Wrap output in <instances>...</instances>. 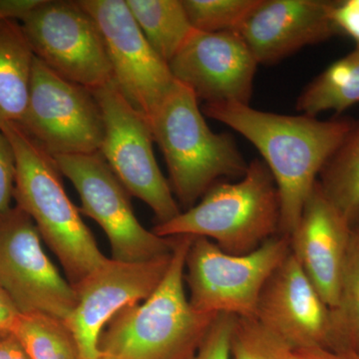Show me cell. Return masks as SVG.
<instances>
[{
  "label": "cell",
  "instance_id": "5b68a950",
  "mask_svg": "<svg viewBox=\"0 0 359 359\" xmlns=\"http://www.w3.org/2000/svg\"><path fill=\"white\" fill-rule=\"evenodd\" d=\"M280 224L275 178L266 163L255 159L240 181L218 182L198 204L153 231L160 237L209 238L224 252L245 255L280 233Z\"/></svg>",
  "mask_w": 359,
  "mask_h": 359
},
{
  "label": "cell",
  "instance_id": "f1b7e54d",
  "mask_svg": "<svg viewBox=\"0 0 359 359\" xmlns=\"http://www.w3.org/2000/svg\"><path fill=\"white\" fill-rule=\"evenodd\" d=\"M332 18L339 33L348 35L359 45V0L337 1Z\"/></svg>",
  "mask_w": 359,
  "mask_h": 359
},
{
  "label": "cell",
  "instance_id": "d4e9b609",
  "mask_svg": "<svg viewBox=\"0 0 359 359\" xmlns=\"http://www.w3.org/2000/svg\"><path fill=\"white\" fill-rule=\"evenodd\" d=\"M231 359H275L268 335L256 320L236 318L231 335Z\"/></svg>",
  "mask_w": 359,
  "mask_h": 359
},
{
  "label": "cell",
  "instance_id": "44dd1931",
  "mask_svg": "<svg viewBox=\"0 0 359 359\" xmlns=\"http://www.w3.org/2000/svg\"><path fill=\"white\" fill-rule=\"evenodd\" d=\"M321 190L351 226L359 223V122L318 176Z\"/></svg>",
  "mask_w": 359,
  "mask_h": 359
},
{
  "label": "cell",
  "instance_id": "277c9868",
  "mask_svg": "<svg viewBox=\"0 0 359 359\" xmlns=\"http://www.w3.org/2000/svg\"><path fill=\"white\" fill-rule=\"evenodd\" d=\"M169 170L171 189L187 210L222 179L242 178L245 162L230 134L215 133L194 92L177 81L149 119Z\"/></svg>",
  "mask_w": 359,
  "mask_h": 359
},
{
  "label": "cell",
  "instance_id": "7c38bea8",
  "mask_svg": "<svg viewBox=\"0 0 359 359\" xmlns=\"http://www.w3.org/2000/svg\"><path fill=\"white\" fill-rule=\"evenodd\" d=\"M78 1L100 30L116 85L149 121L176 84L169 65L144 36L125 0Z\"/></svg>",
  "mask_w": 359,
  "mask_h": 359
},
{
  "label": "cell",
  "instance_id": "6da1fadb",
  "mask_svg": "<svg viewBox=\"0 0 359 359\" xmlns=\"http://www.w3.org/2000/svg\"><path fill=\"white\" fill-rule=\"evenodd\" d=\"M207 117L243 135L261 153L275 178L280 203V233L290 237L328 159L354 123L314 116L276 114L238 103L204 104Z\"/></svg>",
  "mask_w": 359,
  "mask_h": 359
},
{
  "label": "cell",
  "instance_id": "4316f807",
  "mask_svg": "<svg viewBox=\"0 0 359 359\" xmlns=\"http://www.w3.org/2000/svg\"><path fill=\"white\" fill-rule=\"evenodd\" d=\"M16 178V159L13 145L0 129V214L11 208Z\"/></svg>",
  "mask_w": 359,
  "mask_h": 359
},
{
  "label": "cell",
  "instance_id": "484cf974",
  "mask_svg": "<svg viewBox=\"0 0 359 359\" xmlns=\"http://www.w3.org/2000/svg\"><path fill=\"white\" fill-rule=\"evenodd\" d=\"M236 316L221 313L212 323L193 359H231V341Z\"/></svg>",
  "mask_w": 359,
  "mask_h": 359
},
{
  "label": "cell",
  "instance_id": "8fae6325",
  "mask_svg": "<svg viewBox=\"0 0 359 359\" xmlns=\"http://www.w3.org/2000/svg\"><path fill=\"white\" fill-rule=\"evenodd\" d=\"M41 241L18 205L0 214V287L18 313L66 320L76 306V292L45 254Z\"/></svg>",
  "mask_w": 359,
  "mask_h": 359
},
{
  "label": "cell",
  "instance_id": "9c48e42d",
  "mask_svg": "<svg viewBox=\"0 0 359 359\" xmlns=\"http://www.w3.org/2000/svg\"><path fill=\"white\" fill-rule=\"evenodd\" d=\"M81 199V212L105 231L111 259L145 262L173 252L175 237H160L135 216L130 194L100 153L53 157Z\"/></svg>",
  "mask_w": 359,
  "mask_h": 359
},
{
  "label": "cell",
  "instance_id": "603a6c76",
  "mask_svg": "<svg viewBox=\"0 0 359 359\" xmlns=\"http://www.w3.org/2000/svg\"><path fill=\"white\" fill-rule=\"evenodd\" d=\"M332 309L337 351L359 354V223L353 226L337 306Z\"/></svg>",
  "mask_w": 359,
  "mask_h": 359
},
{
  "label": "cell",
  "instance_id": "f546056e",
  "mask_svg": "<svg viewBox=\"0 0 359 359\" xmlns=\"http://www.w3.org/2000/svg\"><path fill=\"white\" fill-rule=\"evenodd\" d=\"M42 2L43 0H0V21L22 22Z\"/></svg>",
  "mask_w": 359,
  "mask_h": 359
},
{
  "label": "cell",
  "instance_id": "ffe728a7",
  "mask_svg": "<svg viewBox=\"0 0 359 359\" xmlns=\"http://www.w3.org/2000/svg\"><path fill=\"white\" fill-rule=\"evenodd\" d=\"M359 103V45L311 81L297 98V110L314 116L344 112Z\"/></svg>",
  "mask_w": 359,
  "mask_h": 359
},
{
  "label": "cell",
  "instance_id": "5bb4252c",
  "mask_svg": "<svg viewBox=\"0 0 359 359\" xmlns=\"http://www.w3.org/2000/svg\"><path fill=\"white\" fill-rule=\"evenodd\" d=\"M255 320L283 346L339 351L332 309L292 252L264 283Z\"/></svg>",
  "mask_w": 359,
  "mask_h": 359
},
{
  "label": "cell",
  "instance_id": "8992f818",
  "mask_svg": "<svg viewBox=\"0 0 359 359\" xmlns=\"http://www.w3.org/2000/svg\"><path fill=\"white\" fill-rule=\"evenodd\" d=\"M290 252V237L282 233L245 255L229 254L209 238L194 237L185 263L191 306L199 313L255 320L264 283Z\"/></svg>",
  "mask_w": 359,
  "mask_h": 359
},
{
  "label": "cell",
  "instance_id": "ac0fdd59",
  "mask_svg": "<svg viewBox=\"0 0 359 359\" xmlns=\"http://www.w3.org/2000/svg\"><path fill=\"white\" fill-rule=\"evenodd\" d=\"M34 59L20 23L0 21V129L25 115Z\"/></svg>",
  "mask_w": 359,
  "mask_h": 359
},
{
  "label": "cell",
  "instance_id": "d6986e66",
  "mask_svg": "<svg viewBox=\"0 0 359 359\" xmlns=\"http://www.w3.org/2000/svg\"><path fill=\"white\" fill-rule=\"evenodd\" d=\"M144 36L169 65L195 32L182 0H125Z\"/></svg>",
  "mask_w": 359,
  "mask_h": 359
},
{
  "label": "cell",
  "instance_id": "83f0119b",
  "mask_svg": "<svg viewBox=\"0 0 359 359\" xmlns=\"http://www.w3.org/2000/svg\"><path fill=\"white\" fill-rule=\"evenodd\" d=\"M266 335L275 359H359V354L349 351H334L318 347L292 348L276 341L271 335Z\"/></svg>",
  "mask_w": 359,
  "mask_h": 359
},
{
  "label": "cell",
  "instance_id": "ba28073f",
  "mask_svg": "<svg viewBox=\"0 0 359 359\" xmlns=\"http://www.w3.org/2000/svg\"><path fill=\"white\" fill-rule=\"evenodd\" d=\"M18 125L52 157L95 154L102 145L103 116L93 92L36 57L27 107Z\"/></svg>",
  "mask_w": 359,
  "mask_h": 359
},
{
  "label": "cell",
  "instance_id": "3957f363",
  "mask_svg": "<svg viewBox=\"0 0 359 359\" xmlns=\"http://www.w3.org/2000/svg\"><path fill=\"white\" fill-rule=\"evenodd\" d=\"M13 145L16 159L13 199L32 218L42 241L62 264L75 287L108 259L73 205L55 161L20 125L1 128Z\"/></svg>",
  "mask_w": 359,
  "mask_h": 359
},
{
  "label": "cell",
  "instance_id": "30bf717a",
  "mask_svg": "<svg viewBox=\"0 0 359 359\" xmlns=\"http://www.w3.org/2000/svg\"><path fill=\"white\" fill-rule=\"evenodd\" d=\"M21 26L35 57L59 76L91 91L112 81L102 35L79 1L43 0Z\"/></svg>",
  "mask_w": 359,
  "mask_h": 359
},
{
  "label": "cell",
  "instance_id": "52a82bcc",
  "mask_svg": "<svg viewBox=\"0 0 359 359\" xmlns=\"http://www.w3.org/2000/svg\"><path fill=\"white\" fill-rule=\"evenodd\" d=\"M92 92L104 121L99 153L130 195L154 212L157 224L171 221L181 211L156 161L154 137L147 118L123 96L114 80Z\"/></svg>",
  "mask_w": 359,
  "mask_h": 359
},
{
  "label": "cell",
  "instance_id": "2e32d148",
  "mask_svg": "<svg viewBox=\"0 0 359 359\" xmlns=\"http://www.w3.org/2000/svg\"><path fill=\"white\" fill-rule=\"evenodd\" d=\"M337 1L261 0L238 33L259 65H273L308 45L339 34Z\"/></svg>",
  "mask_w": 359,
  "mask_h": 359
},
{
  "label": "cell",
  "instance_id": "e0dca14e",
  "mask_svg": "<svg viewBox=\"0 0 359 359\" xmlns=\"http://www.w3.org/2000/svg\"><path fill=\"white\" fill-rule=\"evenodd\" d=\"M353 226L316 182L290 236V252L330 308L337 306Z\"/></svg>",
  "mask_w": 359,
  "mask_h": 359
},
{
  "label": "cell",
  "instance_id": "1f68e13d",
  "mask_svg": "<svg viewBox=\"0 0 359 359\" xmlns=\"http://www.w3.org/2000/svg\"><path fill=\"white\" fill-rule=\"evenodd\" d=\"M18 311L7 297L6 292L0 287V328H11L18 320Z\"/></svg>",
  "mask_w": 359,
  "mask_h": 359
},
{
  "label": "cell",
  "instance_id": "9a60e30c",
  "mask_svg": "<svg viewBox=\"0 0 359 359\" xmlns=\"http://www.w3.org/2000/svg\"><path fill=\"white\" fill-rule=\"evenodd\" d=\"M259 65L238 32L195 30L169 66L175 79L205 104L250 105Z\"/></svg>",
  "mask_w": 359,
  "mask_h": 359
},
{
  "label": "cell",
  "instance_id": "d6a6232c",
  "mask_svg": "<svg viewBox=\"0 0 359 359\" xmlns=\"http://www.w3.org/2000/svg\"><path fill=\"white\" fill-rule=\"evenodd\" d=\"M95 359H116L115 358H113L112 355H109V354L105 353H101L100 355L97 356Z\"/></svg>",
  "mask_w": 359,
  "mask_h": 359
},
{
  "label": "cell",
  "instance_id": "7402d4cb",
  "mask_svg": "<svg viewBox=\"0 0 359 359\" xmlns=\"http://www.w3.org/2000/svg\"><path fill=\"white\" fill-rule=\"evenodd\" d=\"M11 330L30 359H81L65 320L43 313L20 314Z\"/></svg>",
  "mask_w": 359,
  "mask_h": 359
},
{
  "label": "cell",
  "instance_id": "7a4b0ae2",
  "mask_svg": "<svg viewBox=\"0 0 359 359\" xmlns=\"http://www.w3.org/2000/svg\"><path fill=\"white\" fill-rule=\"evenodd\" d=\"M166 275L143 304L123 309L99 340L116 359H193L218 314L199 313L185 292V263L194 237L177 236Z\"/></svg>",
  "mask_w": 359,
  "mask_h": 359
},
{
  "label": "cell",
  "instance_id": "4fadbf2b",
  "mask_svg": "<svg viewBox=\"0 0 359 359\" xmlns=\"http://www.w3.org/2000/svg\"><path fill=\"white\" fill-rule=\"evenodd\" d=\"M172 252L145 262L107 259L73 287L76 306L65 321L76 339L81 359L100 355L99 340L107 323L123 309L145 301L159 287Z\"/></svg>",
  "mask_w": 359,
  "mask_h": 359
},
{
  "label": "cell",
  "instance_id": "4dcf8cb0",
  "mask_svg": "<svg viewBox=\"0 0 359 359\" xmlns=\"http://www.w3.org/2000/svg\"><path fill=\"white\" fill-rule=\"evenodd\" d=\"M0 359H30L11 328H0Z\"/></svg>",
  "mask_w": 359,
  "mask_h": 359
},
{
  "label": "cell",
  "instance_id": "cb8c5ba5",
  "mask_svg": "<svg viewBox=\"0 0 359 359\" xmlns=\"http://www.w3.org/2000/svg\"><path fill=\"white\" fill-rule=\"evenodd\" d=\"M194 29L238 32L261 0H182Z\"/></svg>",
  "mask_w": 359,
  "mask_h": 359
}]
</instances>
